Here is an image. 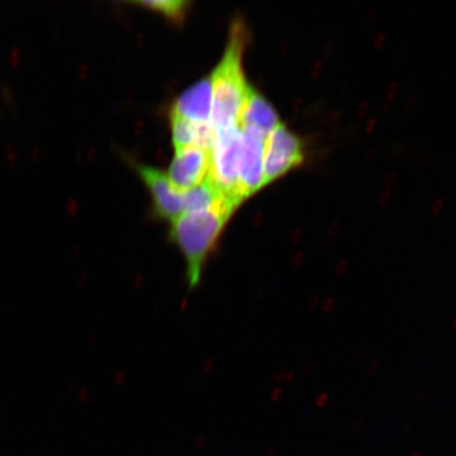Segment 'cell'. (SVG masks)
<instances>
[{"instance_id": "cell-9", "label": "cell", "mask_w": 456, "mask_h": 456, "mask_svg": "<svg viewBox=\"0 0 456 456\" xmlns=\"http://www.w3.org/2000/svg\"><path fill=\"white\" fill-rule=\"evenodd\" d=\"M278 113L269 101L249 85L240 116V127H250L269 135L278 125Z\"/></svg>"}, {"instance_id": "cell-12", "label": "cell", "mask_w": 456, "mask_h": 456, "mask_svg": "<svg viewBox=\"0 0 456 456\" xmlns=\"http://www.w3.org/2000/svg\"><path fill=\"white\" fill-rule=\"evenodd\" d=\"M142 7L157 11V12L168 17L175 22H181L185 19L191 2L185 0H147V2H136Z\"/></svg>"}, {"instance_id": "cell-10", "label": "cell", "mask_w": 456, "mask_h": 456, "mask_svg": "<svg viewBox=\"0 0 456 456\" xmlns=\"http://www.w3.org/2000/svg\"><path fill=\"white\" fill-rule=\"evenodd\" d=\"M171 134L175 150L198 146L210 151L215 140V129L212 124H200L188 121V119L170 113Z\"/></svg>"}, {"instance_id": "cell-6", "label": "cell", "mask_w": 456, "mask_h": 456, "mask_svg": "<svg viewBox=\"0 0 456 456\" xmlns=\"http://www.w3.org/2000/svg\"><path fill=\"white\" fill-rule=\"evenodd\" d=\"M136 169L152 198L153 213L159 219L174 222L183 215V195L176 191L161 169L138 165Z\"/></svg>"}, {"instance_id": "cell-2", "label": "cell", "mask_w": 456, "mask_h": 456, "mask_svg": "<svg viewBox=\"0 0 456 456\" xmlns=\"http://www.w3.org/2000/svg\"><path fill=\"white\" fill-rule=\"evenodd\" d=\"M248 37L243 20H233L224 54L210 74L213 82L210 124L215 131L240 126V116L249 87L242 68Z\"/></svg>"}, {"instance_id": "cell-8", "label": "cell", "mask_w": 456, "mask_h": 456, "mask_svg": "<svg viewBox=\"0 0 456 456\" xmlns=\"http://www.w3.org/2000/svg\"><path fill=\"white\" fill-rule=\"evenodd\" d=\"M212 76L202 77L182 93L171 106L170 113L193 123L208 124L212 118Z\"/></svg>"}, {"instance_id": "cell-4", "label": "cell", "mask_w": 456, "mask_h": 456, "mask_svg": "<svg viewBox=\"0 0 456 456\" xmlns=\"http://www.w3.org/2000/svg\"><path fill=\"white\" fill-rule=\"evenodd\" d=\"M304 161V146L283 124L267 135L265 151V185L272 183Z\"/></svg>"}, {"instance_id": "cell-5", "label": "cell", "mask_w": 456, "mask_h": 456, "mask_svg": "<svg viewBox=\"0 0 456 456\" xmlns=\"http://www.w3.org/2000/svg\"><path fill=\"white\" fill-rule=\"evenodd\" d=\"M242 134L238 191L242 201L265 185V151L267 136L259 130L240 127Z\"/></svg>"}, {"instance_id": "cell-3", "label": "cell", "mask_w": 456, "mask_h": 456, "mask_svg": "<svg viewBox=\"0 0 456 456\" xmlns=\"http://www.w3.org/2000/svg\"><path fill=\"white\" fill-rule=\"evenodd\" d=\"M242 134L240 126L215 131L210 148L209 178L224 195L239 205L238 180L240 165Z\"/></svg>"}, {"instance_id": "cell-11", "label": "cell", "mask_w": 456, "mask_h": 456, "mask_svg": "<svg viewBox=\"0 0 456 456\" xmlns=\"http://www.w3.org/2000/svg\"><path fill=\"white\" fill-rule=\"evenodd\" d=\"M182 195H183V214L212 208L225 197L209 176L202 183L182 192Z\"/></svg>"}, {"instance_id": "cell-1", "label": "cell", "mask_w": 456, "mask_h": 456, "mask_svg": "<svg viewBox=\"0 0 456 456\" xmlns=\"http://www.w3.org/2000/svg\"><path fill=\"white\" fill-rule=\"evenodd\" d=\"M238 208V203L224 197L212 208L183 214L171 222L170 240L183 256L188 287L197 288L201 282L210 256Z\"/></svg>"}, {"instance_id": "cell-7", "label": "cell", "mask_w": 456, "mask_h": 456, "mask_svg": "<svg viewBox=\"0 0 456 456\" xmlns=\"http://www.w3.org/2000/svg\"><path fill=\"white\" fill-rule=\"evenodd\" d=\"M210 151L198 146L176 150L168 170V179L180 192L202 183L209 176Z\"/></svg>"}]
</instances>
